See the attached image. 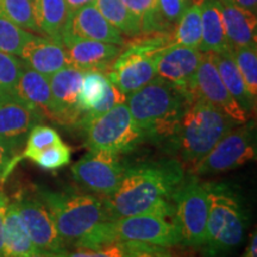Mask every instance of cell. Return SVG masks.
I'll return each mask as SVG.
<instances>
[{
    "label": "cell",
    "instance_id": "44dd1931",
    "mask_svg": "<svg viewBox=\"0 0 257 257\" xmlns=\"http://www.w3.org/2000/svg\"><path fill=\"white\" fill-rule=\"evenodd\" d=\"M221 17L231 49L256 46V14L230 3H221Z\"/></svg>",
    "mask_w": 257,
    "mask_h": 257
},
{
    "label": "cell",
    "instance_id": "9a60e30c",
    "mask_svg": "<svg viewBox=\"0 0 257 257\" xmlns=\"http://www.w3.org/2000/svg\"><path fill=\"white\" fill-rule=\"evenodd\" d=\"M44 119L40 111L14 93L0 92V140L17 152L21 150L31 128Z\"/></svg>",
    "mask_w": 257,
    "mask_h": 257
},
{
    "label": "cell",
    "instance_id": "74e56055",
    "mask_svg": "<svg viewBox=\"0 0 257 257\" xmlns=\"http://www.w3.org/2000/svg\"><path fill=\"white\" fill-rule=\"evenodd\" d=\"M126 252L124 257H173L168 248L140 242H125Z\"/></svg>",
    "mask_w": 257,
    "mask_h": 257
},
{
    "label": "cell",
    "instance_id": "484cf974",
    "mask_svg": "<svg viewBox=\"0 0 257 257\" xmlns=\"http://www.w3.org/2000/svg\"><path fill=\"white\" fill-rule=\"evenodd\" d=\"M32 8L40 34L62 42V32L68 19L66 0H32Z\"/></svg>",
    "mask_w": 257,
    "mask_h": 257
},
{
    "label": "cell",
    "instance_id": "2e32d148",
    "mask_svg": "<svg viewBox=\"0 0 257 257\" xmlns=\"http://www.w3.org/2000/svg\"><path fill=\"white\" fill-rule=\"evenodd\" d=\"M202 55L204 53L199 49L180 44H169L156 53V76L174 83L191 94L193 79Z\"/></svg>",
    "mask_w": 257,
    "mask_h": 257
},
{
    "label": "cell",
    "instance_id": "f1b7e54d",
    "mask_svg": "<svg viewBox=\"0 0 257 257\" xmlns=\"http://www.w3.org/2000/svg\"><path fill=\"white\" fill-rule=\"evenodd\" d=\"M123 3L140 19L141 34L173 31L157 11V0H123Z\"/></svg>",
    "mask_w": 257,
    "mask_h": 257
},
{
    "label": "cell",
    "instance_id": "52a82bcc",
    "mask_svg": "<svg viewBox=\"0 0 257 257\" xmlns=\"http://www.w3.org/2000/svg\"><path fill=\"white\" fill-rule=\"evenodd\" d=\"M172 44V31L141 34L126 42L119 56L105 74L126 96L156 78L155 55Z\"/></svg>",
    "mask_w": 257,
    "mask_h": 257
},
{
    "label": "cell",
    "instance_id": "7a4b0ae2",
    "mask_svg": "<svg viewBox=\"0 0 257 257\" xmlns=\"http://www.w3.org/2000/svg\"><path fill=\"white\" fill-rule=\"evenodd\" d=\"M192 100L194 99L185 89L156 76L126 95L125 104L134 121L143 131L144 140L173 147L181 115Z\"/></svg>",
    "mask_w": 257,
    "mask_h": 257
},
{
    "label": "cell",
    "instance_id": "ba28073f",
    "mask_svg": "<svg viewBox=\"0 0 257 257\" xmlns=\"http://www.w3.org/2000/svg\"><path fill=\"white\" fill-rule=\"evenodd\" d=\"M89 150H107L126 154L144 142V134L135 123L125 102L115 105L106 113L81 126Z\"/></svg>",
    "mask_w": 257,
    "mask_h": 257
},
{
    "label": "cell",
    "instance_id": "cb8c5ba5",
    "mask_svg": "<svg viewBox=\"0 0 257 257\" xmlns=\"http://www.w3.org/2000/svg\"><path fill=\"white\" fill-rule=\"evenodd\" d=\"M35 251H37L36 246L31 242L15 202H9L3 225V255L27 257Z\"/></svg>",
    "mask_w": 257,
    "mask_h": 257
},
{
    "label": "cell",
    "instance_id": "d6986e66",
    "mask_svg": "<svg viewBox=\"0 0 257 257\" xmlns=\"http://www.w3.org/2000/svg\"><path fill=\"white\" fill-rule=\"evenodd\" d=\"M63 35L117 44L120 47H124L126 43L123 35L106 21L94 4L83 6L68 16L62 36Z\"/></svg>",
    "mask_w": 257,
    "mask_h": 257
},
{
    "label": "cell",
    "instance_id": "ee69618b",
    "mask_svg": "<svg viewBox=\"0 0 257 257\" xmlns=\"http://www.w3.org/2000/svg\"><path fill=\"white\" fill-rule=\"evenodd\" d=\"M27 257H60L59 253H55V252H46V251H40V250H37V251L30 253V255H28Z\"/></svg>",
    "mask_w": 257,
    "mask_h": 257
},
{
    "label": "cell",
    "instance_id": "6da1fadb",
    "mask_svg": "<svg viewBox=\"0 0 257 257\" xmlns=\"http://www.w3.org/2000/svg\"><path fill=\"white\" fill-rule=\"evenodd\" d=\"M184 179L185 170L174 160L127 167L114 192L102 198L107 220L138 214L175 218L173 195Z\"/></svg>",
    "mask_w": 257,
    "mask_h": 257
},
{
    "label": "cell",
    "instance_id": "d4e9b609",
    "mask_svg": "<svg viewBox=\"0 0 257 257\" xmlns=\"http://www.w3.org/2000/svg\"><path fill=\"white\" fill-rule=\"evenodd\" d=\"M231 51V50H230ZM230 51L223 54L210 53L211 59L223 80L225 87L230 92V94L236 99L240 107L250 115L252 111H255L256 101H253L251 96L246 91L245 83L242 78V74L237 68L236 62L231 56Z\"/></svg>",
    "mask_w": 257,
    "mask_h": 257
},
{
    "label": "cell",
    "instance_id": "ac0fdd59",
    "mask_svg": "<svg viewBox=\"0 0 257 257\" xmlns=\"http://www.w3.org/2000/svg\"><path fill=\"white\" fill-rule=\"evenodd\" d=\"M62 43L66 48L70 66L83 72L95 70L105 73L123 50V47L117 44L86 40L70 35H63Z\"/></svg>",
    "mask_w": 257,
    "mask_h": 257
},
{
    "label": "cell",
    "instance_id": "f35d334b",
    "mask_svg": "<svg viewBox=\"0 0 257 257\" xmlns=\"http://www.w3.org/2000/svg\"><path fill=\"white\" fill-rule=\"evenodd\" d=\"M21 160V153L0 140V182L5 181Z\"/></svg>",
    "mask_w": 257,
    "mask_h": 257
},
{
    "label": "cell",
    "instance_id": "836d02e7",
    "mask_svg": "<svg viewBox=\"0 0 257 257\" xmlns=\"http://www.w3.org/2000/svg\"><path fill=\"white\" fill-rule=\"evenodd\" d=\"M70 156H72V149L62 141L36 154L31 161H34L42 169L56 170L69 165Z\"/></svg>",
    "mask_w": 257,
    "mask_h": 257
},
{
    "label": "cell",
    "instance_id": "5bb4252c",
    "mask_svg": "<svg viewBox=\"0 0 257 257\" xmlns=\"http://www.w3.org/2000/svg\"><path fill=\"white\" fill-rule=\"evenodd\" d=\"M83 75V70L67 66L49 76L53 99L50 120L63 126H78L83 115L79 106V93Z\"/></svg>",
    "mask_w": 257,
    "mask_h": 257
},
{
    "label": "cell",
    "instance_id": "7c38bea8",
    "mask_svg": "<svg viewBox=\"0 0 257 257\" xmlns=\"http://www.w3.org/2000/svg\"><path fill=\"white\" fill-rule=\"evenodd\" d=\"M193 99H201L220 110L236 124L249 120V114L240 107L236 99L225 87L223 80L211 59L210 53H204L191 86Z\"/></svg>",
    "mask_w": 257,
    "mask_h": 257
},
{
    "label": "cell",
    "instance_id": "8d00e7d4",
    "mask_svg": "<svg viewBox=\"0 0 257 257\" xmlns=\"http://www.w3.org/2000/svg\"><path fill=\"white\" fill-rule=\"evenodd\" d=\"M189 4V0H157V11L163 21L174 29Z\"/></svg>",
    "mask_w": 257,
    "mask_h": 257
},
{
    "label": "cell",
    "instance_id": "4fadbf2b",
    "mask_svg": "<svg viewBox=\"0 0 257 257\" xmlns=\"http://www.w3.org/2000/svg\"><path fill=\"white\" fill-rule=\"evenodd\" d=\"M14 202L37 250L55 253L63 251V240L57 232L49 210L38 195L32 197L18 193Z\"/></svg>",
    "mask_w": 257,
    "mask_h": 257
},
{
    "label": "cell",
    "instance_id": "3957f363",
    "mask_svg": "<svg viewBox=\"0 0 257 257\" xmlns=\"http://www.w3.org/2000/svg\"><path fill=\"white\" fill-rule=\"evenodd\" d=\"M236 125L214 106L194 99L188 102L181 115L173 148L180 160L193 169Z\"/></svg>",
    "mask_w": 257,
    "mask_h": 257
},
{
    "label": "cell",
    "instance_id": "8fae6325",
    "mask_svg": "<svg viewBox=\"0 0 257 257\" xmlns=\"http://www.w3.org/2000/svg\"><path fill=\"white\" fill-rule=\"evenodd\" d=\"M126 169L119 154L89 150L72 166V174L83 187L107 197L120 184Z\"/></svg>",
    "mask_w": 257,
    "mask_h": 257
},
{
    "label": "cell",
    "instance_id": "83f0119b",
    "mask_svg": "<svg viewBox=\"0 0 257 257\" xmlns=\"http://www.w3.org/2000/svg\"><path fill=\"white\" fill-rule=\"evenodd\" d=\"M201 43L200 5L191 3L172 31V44L199 49Z\"/></svg>",
    "mask_w": 257,
    "mask_h": 257
},
{
    "label": "cell",
    "instance_id": "7bdbcfd3",
    "mask_svg": "<svg viewBox=\"0 0 257 257\" xmlns=\"http://www.w3.org/2000/svg\"><path fill=\"white\" fill-rule=\"evenodd\" d=\"M242 257H257V233L253 231L251 236H250V240L248 246H246L245 251H244Z\"/></svg>",
    "mask_w": 257,
    "mask_h": 257
},
{
    "label": "cell",
    "instance_id": "8992f818",
    "mask_svg": "<svg viewBox=\"0 0 257 257\" xmlns=\"http://www.w3.org/2000/svg\"><path fill=\"white\" fill-rule=\"evenodd\" d=\"M64 245H75L98 224L107 220L102 198L75 192H54L38 189Z\"/></svg>",
    "mask_w": 257,
    "mask_h": 257
},
{
    "label": "cell",
    "instance_id": "d590c367",
    "mask_svg": "<svg viewBox=\"0 0 257 257\" xmlns=\"http://www.w3.org/2000/svg\"><path fill=\"white\" fill-rule=\"evenodd\" d=\"M126 252L125 242H112L98 248H80L76 246L74 251L57 252L60 257H124Z\"/></svg>",
    "mask_w": 257,
    "mask_h": 257
},
{
    "label": "cell",
    "instance_id": "9c48e42d",
    "mask_svg": "<svg viewBox=\"0 0 257 257\" xmlns=\"http://www.w3.org/2000/svg\"><path fill=\"white\" fill-rule=\"evenodd\" d=\"M175 220L181 232V243L191 248L204 246L208 218L206 184L195 175L184 179L173 195Z\"/></svg>",
    "mask_w": 257,
    "mask_h": 257
},
{
    "label": "cell",
    "instance_id": "5b68a950",
    "mask_svg": "<svg viewBox=\"0 0 257 257\" xmlns=\"http://www.w3.org/2000/svg\"><path fill=\"white\" fill-rule=\"evenodd\" d=\"M208 218L205 240L207 257H221L242 243L248 216L239 195L224 182H208Z\"/></svg>",
    "mask_w": 257,
    "mask_h": 257
},
{
    "label": "cell",
    "instance_id": "30bf717a",
    "mask_svg": "<svg viewBox=\"0 0 257 257\" xmlns=\"http://www.w3.org/2000/svg\"><path fill=\"white\" fill-rule=\"evenodd\" d=\"M256 124H237L199 161L192 173L195 175L218 174L239 168L256 159Z\"/></svg>",
    "mask_w": 257,
    "mask_h": 257
},
{
    "label": "cell",
    "instance_id": "d6a6232c",
    "mask_svg": "<svg viewBox=\"0 0 257 257\" xmlns=\"http://www.w3.org/2000/svg\"><path fill=\"white\" fill-rule=\"evenodd\" d=\"M25 149L21 154V159L31 160L36 154L46 148L62 142L60 135L54 127L37 124L31 128L27 136Z\"/></svg>",
    "mask_w": 257,
    "mask_h": 257
},
{
    "label": "cell",
    "instance_id": "60d3db41",
    "mask_svg": "<svg viewBox=\"0 0 257 257\" xmlns=\"http://www.w3.org/2000/svg\"><path fill=\"white\" fill-rule=\"evenodd\" d=\"M95 0H66L67 4V11H68V16H70L74 12H76L83 6L94 4Z\"/></svg>",
    "mask_w": 257,
    "mask_h": 257
},
{
    "label": "cell",
    "instance_id": "1f68e13d",
    "mask_svg": "<svg viewBox=\"0 0 257 257\" xmlns=\"http://www.w3.org/2000/svg\"><path fill=\"white\" fill-rule=\"evenodd\" d=\"M35 35L0 16V51L19 56L24 44Z\"/></svg>",
    "mask_w": 257,
    "mask_h": 257
},
{
    "label": "cell",
    "instance_id": "ab89813d",
    "mask_svg": "<svg viewBox=\"0 0 257 257\" xmlns=\"http://www.w3.org/2000/svg\"><path fill=\"white\" fill-rule=\"evenodd\" d=\"M9 202L5 193L0 189V257H4L3 255V225H4V218Z\"/></svg>",
    "mask_w": 257,
    "mask_h": 257
},
{
    "label": "cell",
    "instance_id": "277c9868",
    "mask_svg": "<svg viewBox=\"0 0 257 257\" xmlns=\"http://www.w3.org/2000/svg\"><path fill=\"white\" fill-rule=\"evenodd\" d=\"M181 240L174 217L138 214L101 221L74 246L98 248L112 242H140L172 248Z\"/></svg>",
    "mask_w": 257,
    "mask_h": 257
},
{
    "label": "cell",
    "instance_id": "e575fe53",
    "mask_svg": "<svg viewBox=\"0 0 257 257\" xmlns=\"http://www.w3.org/2000/svg\"><path fill=\"white\" fill-rule=\"evenodd\" d=\"M24 62L11 54L0 51V92L14 93Z\"/></svg>",
    "mask_w": 257,
    "mask_h": 257
},
{
    "label": "cell",
    "instance_id": "b9f144b4",
    "mask_svg": "<svg viewBox=\"0 0 257 257\" xmlns=\"http://www.w3.org/2000/svg\"><path fill=\"white\" fill-rule=\"evenodd\" d=\"M221 3H230V4H234L239 8L246 9L249 11L256 14L257 11V0H219Z\"/></svg>",
    "mask_w": 257,
    "mask_h": 257
},
{
    "label": "cell",
    "instance_id": "ffe728a7",
    "mask_svg": "<svg viewBox=\"0 0 257 257\" xmlns=\"http://www.w3.org/2000/svg\"><path fill=\"white\" fill-rule=\"evenodd\" d=\"M19 56L27 66L48 78L64 67L70 66L62 42L48 37H32L24 44Z\"/></svg>",
    "mask_w": 257,
    "mask_h": 257
},
{
    "label": "cell",
    "instance_id": "4316f807",
    "mask_svg": "<svg viewBox=\"0 0 257 257\" xmlns=\"http://www.w3.org/2000/svg\"><path fill=\"white\" fill-rule=\"evenodd\" d=\"M94 5L123 36L134 38L141 35L140 19L126 8L123 0H95Z\"/></svg>",
    "mask_w": 257,
    "mask_h": 257
},
{
    "label": "cell",
    "instance_id": "4dcf8cb0",
    "mask_svg": "<svg viewBox=\"0 0 257 257\" xmlns=\"http://www.w3.org/2000/svg\"><path fill=\"white\" fill-rule=\"evenodd\" d=\"M0 16L23 29L38 31L32 0H0Z\"/></svg>",
    "mask_w": 257,
    "mask_h": 257
},
{
    "label": "cell",
    "instance_id": "f546056e",
    "mask_svg": "<svg viewBox=\"0 0 257 257\" xmlns=\"http://www.w3.org/2000/svg\"><path fill=\"white\" fill-rule=\"evenodd\" d=\"M231 56L242 74L246 91L253 101L257 98V48L256 46L238 47L231 49Z\"/></svg>",
    "mask_w": 257,
    "mask_h": 257
},
{
    "label": "cell",
    "instance_id": "e0dca14e",
    "mask_svg": "<svg viewBox=\"0 0 257 257\" xmlns=\"http://www.w3.org/2000/svg\"><path fill=\"white\" fill-rule=\"evenodd\" d=\"M125 99L126 96L108 80L105 73L95 70L85 72L79 93V106L83 115L78 127L106 113L115 105L125 102Z\"/></svg>",
    "mask_w": 257,
    "mask_h": 257
},
{
    "label": "cell",
    "instance_id": "603a6c76",
    "mask_svg": "<svg viewBox=\"0 0 257 257\" xmlns=\"http://www.w3.org/2000/svg\"><path fill=\"white\" fill-rule=\"evenodd\" d=\"M14 94L40 111L44 118L50 119L53 99L48 76L36 72L24 63Z\"/></svg>",
    "mask_w": 257,
    "mask_h": 257
},
{
    "label": "cell",
    "instance_id": "f6af8a7d",
    "mask_svg": "<svg viewBox=\"0 0 257 257\" xmlns=\"http://www.w3.org/2000/svg\"><path fill=\"white\" fill-rule=\"evenodd\" d=\"M191 3H195V4H200L202 0H189Z\"/></svg>",
    "mask_w": 257,
    "mask_h": 257
},
{
    "label": "cell",
    "instance_id": "7402d4cb",
    "mask_svg": "<svg viewBox=\"0 0 257 257\" xmlns=\"http://www.w3.org/2000/svg\"><path fill=\"white\" fill-rule=\"evenodd\" d=\"M201 11V43L199 50L202 53L223 54L231 50L221 17L219 0H202Z\"/></svg>",
    "mask_w": 257,
    "mask_h": 257
}]
</instances>
